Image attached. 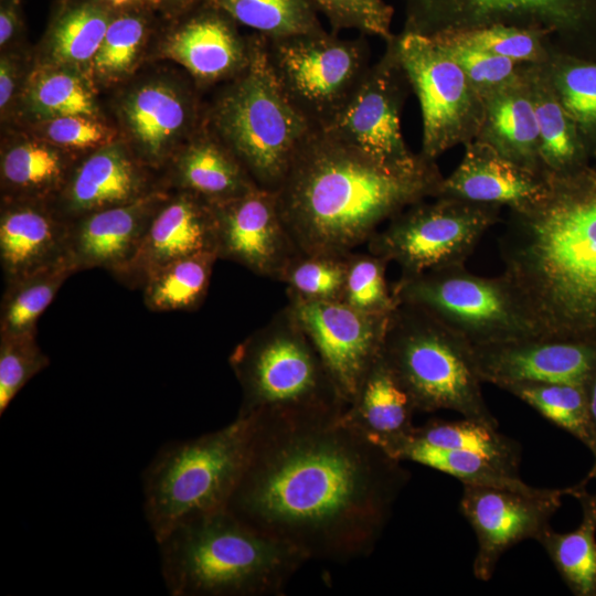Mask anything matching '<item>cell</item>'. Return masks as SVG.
I'll use <instances>...</instances> for the list:
<instances>
[{
	"label": "cell",
	"instance_id": "cell-53",
	"mask_svg": "<svg viewBox=\"0 0 596 596\" xmlns=\"http://www.w3.org/2000/svg\"><path fill=\"white\" fill-rule=\"evenodd\" d=\"M107 1L115 8V7L125 4L127 2L134 1V0H107Z\"/></svg>",
	"mask_w": 596,
	"mask_h": 596
},
{
	"label": "cell",
	"instance_id": "cell-46",
	"mask_svg": "<svg viewBox=\"0 0 596 596\" xmlns=\"http://www.w3.org/2000/svg\"><path fill=\"white\" fill-rule=\"evenodd\" d=\"M40 138L77 160L117 141L116 131L98 117L73 115L38 121Z\"/></svg>",
	"mask_w": 596,
	"mask_h": 596
},
{
	"label": "cell",
	"instance_id": "cell-12",
	"mask_svg": "<svg viewBox=\"0 0 596 596\" xmlns=\"http://www.w3.org/2000/svg\"><path fill=\"white\" fill-rule=\"evenodd\" d=\"M395 46L421 106L422 156L433 160L476 123V89L435 33L404 31L395 38Z\"/></svg>",
	"mask_w": 596,
	"mask_h": 596
},
{
	"label": "cell",
	"instance_id": "cell-36",
	"mask_svg": "<svg viewBox=\"0 0 596 596\" xmlns=\"http://www.w3.org/2000/svg\"><path fill=\"white\" fill-rule=\"evenodd\" d=\"M497 429L465 417L458 421L434 419L415 426L409 437L437 448L479 455L507 471L519 475L520 444Z\"/></svg>",
	"mask_w": 596,
	"mask_h": 596
},
{
	"label": "cell",
	"instance_id": "cell-15",
	"mask_svg": "<svg viewBox=\"0 0 596 596\" xmlns=\"http://www.w3.org/2000/svg\"><path fill=\"white\" fill-rule=\"evenodd\" d=\"M575 490L576 485L530 494L464 485L459 510L477 539L473 576L490 581L501 556L524 540H536L562 505V498Z\"/></svg>",
	"mask_w": 596,
	"mask_h": 596
},
{
	"label": "cell",
	"instance_id": "cell-47",
	"mask_svg": "<svg viewBox=\"0 0 596 596\" xmlns=\"http://www.w3.org/2000/svg\"><path fill=\"white\" fill-rule=\"evenodd\" d=\"M449 29L459 41L514 62L536 60L540 53L532 29L504 23Z\"/></svg>",
	"mask_w": 596,
	"mask_h": 596
},
{
	"label": "cell",
	"instance_id": "cell-21",
	"mask_svg": "<svg viewBox=\"0 0 596 596\" xmlns=\"http://www.w3.org/2000/svg\"><path fill=\"white\" fill-rule=\"evenodd\" d=\"M163 52L199 83L227 82L248 65L252 35L243 36L234 20L207 0H201L177 18Z\"/></svg>",
	"mask_w": 596,
	"mask_h": 596
},
{
	"label": "cell",
	"instance_id": "cell-52",
	"mask_svg": "<svg viewBox=\"0 0 596 596\" xmlns=\"http://www.w3.org/2000/svg\"><path fill=\"white\" fill-rule=\"evenodd\" d=\"M585 390L587 395L589 416L596 438V370L587 381ZM585 479L587 481L596 479V459L594 460L593 467L590 468Z\"/></svg>",
	"mask_w": 596,
	"mask_h": 596
},
{
	"label": "cell",
	"instance_id": "cell-17",
	"mask_svg": "<svg viewBox=\"0 0 596 596\" xmlns=\"http://www.w3.org/2000/svg\"><path fill=\"white\" fill-rule=\"evenodd\" d=\"M482 383L501 390L524 383L586 385L596 370V342L538 336L472 348Z\"/></svg>",
	"mask_w": 596,
	"mask_h": 596
},
{
	"label": "cell",
	"instance_id": "cell-10",
	"mask_svg": "<svg viewBox=\"0 0 596 596\" xmlns=\"http://www.w3.org/2000/svg\"><path fill=\"white\" fill-rule=\"evenodd\" d=\"M265 50L283 92L313 129L341 111L371 66L363 38H341L324 29L265 38Z\"/></svg>",
	"mask_w": 596,
	"mask_h": 596
},
{
	"label": "cell",
	"instance_id": "cell-24",
	"mask_svg": "<svg viewBox=\"0 0 596 596\" xmlns=\"http://www.w3.org/2000/svg\"><path fill=\"white\" fill-rule=\"evenodd\" d=\"M71 221L52 201L1 199L0 265L4 284L70 255Z\"/></svg>",
	"mask_w": 596,
	"mask_h": 596
},
{
	"label": "cell",
	"instance_id": "cell-4",
	"mask_svg": "<svg viewBox=\"0 0 596 596\" xmlns=\"http://www.w3.org/2000/svg\"><path fill=\"white\" fill-rule=\"evenodd\" d=\"M172 596H276L307 561L227 509L173 528L157 542Z\"/></svg>",
	"mask_w": 596,
	"mask_h": 596
},
{
	"label": "cell",
	"instance_id": "cell-41",
	"mask_svg": "<svg viewBox=\"0 0 596 596\" xmlns=\"http://www.w3.org/2000/svg\"><path fill=\"white\" fill-rule=\"evenodd\" d=\"M347 255L299 253L279 281L288 298L306 301H341L347 274Z\"/></svg>",
	"mask_w": 596,
	"mask_h": 596
},
{
	"label": "cell",
	"instance_id": "cell-29",
	"mask_svg": "<svg viewBox=\"0 0 596 596\" xmlns=\"http://www.w3.org/2000/svg\"><path fill=\"white\" fill-rule=\"evenodd\" d=\"M587 480L573 494L581 504L582 520L572 532H556L550 525L538 541L560 576L577 596H596V493L586 490Z\"/></svg>",
	"mask_w": 596,
	"mask_h": 596
},
{
	"label": "cell",
	"instance_id": "cell-16",
	"mask_svg": "<svg viewBox=\"0 0 596 596\" xmlns=\"http://www.w3.org/2000/svg\"><path fill=\"white\" fill-rule=\"evenodd\" d=\"M217 257L275 280L299 248L281 217L276 193L263 188L212 204Z\"/></svg>",
	"mask_w": 596,
	"mask_h": 596
},
{
	"label": "cell",
	"instance_id": "cell-39",
	"mask_svg": "<svg viewBox=\"0 0 596 596\" xmlns=\"http://www.w3.org/2000/svg\"><path fill=\"white\" fill-rule=\"evenodd\" d=\"M237 24L267 39L323 29L312 0H207Z\"/></svg>",
	"mask_w": 596,
	"mask_h": 596
},
{
	"label": "cell",
	"instance_id": "cell-51",
	"mask_svg": "<svg viewBox=\"0 0 596 596\" xmlns=\"http://www.w3.org/2000/svg\"><path fill=\"white\" fill-rule=\"evenodd\" d=\"M149 1L156 10L163 12L168 17H173V19L179 18L180 15L188 12L201 0H147Z\"/></svg>",
	"mask_w": 596,
	"mask_h": 596
},
{
	"label": "cell",
	"instance_id": "cell-19",
	"mask_svg": "<svg viewBox=\"0 0 596 596\" xmlns=\"http://www.w3.org/2000/svg\"><path fill=\"white\" fill-rule=\"evenodd\" d=\"M130 148L151 170L166 169L180 147L201 127L189 92L167 82L145 83L127 94L120 106Z\"/></svg>",
	"mask_w": 596,
	"mask_h": 596
},
{
	"label": "cell",
	"instance_id": "cell-30",
	"mask_svg": "<svg viewBox=\"0 0 596 596\" xmlns=\"http://www.w3.org/2000/svg\"><path fill=\"white\" fill-rule=\"evenodd\" d=\"M113 12L114 7L107 0L61 2L45 39L46 63L77 68L87 74Z\"/></svg>",
	"mask_w": 596,
	"mask_h": 596
},
{
	"label": "cell",
	"instance_id": "cell-43",
	"mask_svg": "<svg viewBox=\"0 0 596 596\" xmlns=\"http://www.w3.org/2000/svg\"><path fill=\"white\" fill-rule=\"evenodd\" d=\"M50 364L36 334H0V414L20 390Z\"/></svg>",
	"mask_w": 596,
	"mask_h": 596
},
{
	"label": "cell",
	"instance_id": "cell-31",
	"mask_svg": "<svg viewBox=\"0 0 596 596\" xmlns=\"http://www.w3.org/2000/svg\"><path fill=\"white\" fill-rule=\"evenodd\" d=\"M22 103L38 121L73 115L98 117L99 113L91 77L81 70L52 63L30 73Z\"/></svg>",
	"mask_w": 596,
	"mask_h": 596
},
{
	"label": "cell",
	"instance_id": "cell-49",
	"mask_svg": "<svg viewBox=\"0 0 596 596\" xmlns=\"http://www.w3.org/2000/svg\"><path fill=\"white\" fill-rule=\"evenodd\" d=\"M21 67L13 54H2L0 58V110L6 118L20 92Z\"/></svg>",
	"mask_w": 596,
	"mask_h": 596
},
{
	"label": "cell",
	"instance_id": "cell-11",
	"mask_svg": "<svg viewBox=\"0 0 596 596\" xmlns=\"http://www.w3.org/2000/svg\"><path fill=\"white\" fill-rule=\"evenodd\" d=\"M498 209L450 198L419 201L389 220L368 242L369 252L397 264L401 277L465 265L497 223Z\"/></svg>",
	"mask_w": 596,
	"mask_h": 596
},
{
	"label": "cell",
	"instance_id": "cell-14",
	"mask_svg": "<svg viewBox=\"0 0 596 596\" xmlns=\"http://www.w3.org/2000/svg\"><path fill=\"white\" fill-rule=\"evenodd\" d=\"M288 300L348 407L382 351L390 315L365 313L342 301Z\"/></svg>",
	"mask_w": 596,
	"mask_h": 596
},
{
	"label": "cell",
	"instance_id": "cell-23",
	"mask_svg": "<svg viewBox=\"0 0 596 596\" xmlns=\"http://www.w3.org/2000/svg\"><path fill=\"white\" fill-rule=\"evenodd\" d=\"M170 192L161 188L136 201L71 221L70 255L77 272L98 267L113 275L126 265Z\"/></svg>",
	"mask_w": 596,
	"mask_h": 596
},
{
	"label": "cell",
	"instance_id": "cell-6",
	"mask_svg": "<svg viewBox=\"0 0 596 596\" xmlns=\"http://www.w3.org/2000/svg\"><path fill=\"white\" fill-rule=\"evenodd\" d=\"M253 418L163 445L142 475L143 510L156 541L189 520L226 509L244 470Z\"/></svg>",
	"mask_w": 596,
	"mask_h": 596
},
{
	"label": "cell",
	"instance_id": "cell-40",
	"mask_svg": "<svg viewBox=\"0 0 596 596\" xmlns=\"http://www.w3.org/2000/svg\"><path fill=\"white\" fill-rule=\"evenodd\" d=\"M539 126V161L547 177H560L582 170L581 132L557 96L533 98Z\"/></svg>",
	"mask_w": 596,
	"mask_h": 596
},
{
	"label": "cell",
	"instance_id": "cell-45",
	"mask_svg": "<svg viewBox=\"0 0 596 596\" xmlns=\"http://www.w3.org/2000/svg\"><path fill=\"white\" fill-rule=\"evenodd\" d=\"M556 96L581 134H596V63L572 61L555 77Z\"/></svg>",
	"mask_w": 596,
	"mask_h": 596
},
{
	"label": "cell",
	"instance_id": "cell-3",
	"mask_svg": "<svg viewBox=\"0 0 596 596\" xmlns=\"http://www.w3.org/2000/svg\"><path fill=\"white\" fill-rule=\"evenodd\" d=\"M432 162L394 171L315 129L275 191L281 217L301 253L347 255L407 206L437 195Z\"/></svg>",
	"mask_w": 596,
	"mask_h": 596
},
{
	"label": "cell",
	"instance_id": "cell-33",
	"mask_svg": "<svg viewBox=\"0 0 596 596\" xmlns=\"http://www.w3.org/2000/svg\"><path fill=\"white\" fill-rule=\"evenodd\" d=\"M400 461H413L447 473L462 482L518 491L530 494L545 492L549 488H538L525 483L520 475H513L492 461L471 453L441 449L409 436L392 453Z\"/></svg>",
	"mask_w": 596,
	"mask_h": 596
},
{
	"label": "cell",
	"instance_id": "cell-27",
	"mask_svg": "<svg viewBox=\"0 0 596 596\" xmlns=\"http://www.w3.org/2000/svg\"><path fill=\"white\" fill-rule=\"evenodd\" d=\"M415 413L411 396L381 351L341 419L391 456L412 434Z\"/></svg>",
	"mask_w": 596,
	"mask_h": 596
},
{
	"label": "cell",
	"instance_id": "cell-32",
	"mask_svg": "<svg viewBox=\"0 0 596 596\" xmlns=\"http://www.w3.org/2000/svg\"><path fill=\"white\" fill-rule=\"evenodd\" d=\"M155 10L147 0H134L114 8L102 44L87 72L91 78L114 83L135 70L153 29Z\"/></svg>",
	"mask_w": 596,
	"mask_h": 596
},
{
	"label": "cell",
	"instance_id": "cell-37",
	"mask_svg": "<svg viewBox=\"0 0 596 596\" xmlns=\"http://www.w3.org/2000/svg\"><path fill=\"white\" fill-rule=\"evenodd\" d=\"M219 259L213 252L199 253L166 264L142 286L145 306L151 311H193L204 301L212 269Z\"/></svg>",
	"mask_w": 596,
	"mask_h": 596
},
{
	"label": "cell",
	"instance_id": "cell-8",
	"mask_svg": "<svg viewBox=\"0 0 596 596\" xmlns=\"http://www.w3.org/2000/svg\"><path fill=\"white\" fill-rule=\"evenodd\" d=\"M382 354L416 412L454 411L498 428L482 393L472 347L424 310L398 304L389 318Z\"/></svg>",
	"mask_w": 596,
	"mask_h": 596
},
{
	"label": "cell",
	"instance_id": "cell-25",
	"mask_svg": "<svg viewBox=\"0 0 596 596\" xmlns=\"http://www.w3.org/2000/svg\"><path fill=\"white\" fill-rule=\"evenodd\" d=\"M549 189L550 177L514 162L488 142H476L441 180L436 196L524 210L540 202Z\"/></svg>",
	"mask_w": 596,
	"mask_h": 596
},
{
	"label": "cell",
	"instance_id": "cell-7",
	"mask_svg": "<svg viewBox=\"0 0 596 596\" xmlns=\"http://www.w3.org/2000/svg\"><path fill=\"white\" fill-rule=\"evenodd\" d=\"M228 363L242 390L237 416L338 417L347 408L287 307L237 344Z\"/></svg>",
	"mask_w": 596,
	"mask_h": 596
},
{
	"label": "cell",
	"instance_id": "cell-35",
	"mask_svg": "<svg viewBox=\"0 0 596 596\" xmlns=\"http://www.w3.org/2000/svg\"><path fill=\"white\" fill-rule=\"evenodd\" d=\"M488 127L492 137L490 145L500 153L543 173L539 161V126L533 99L513 91L511 86L493 93L488 106Z\"/></svg>",
	"mask_w": 596,
	"mask_h": 596
},
{
	"label": "cell",
	"instance_id": "cell-5",
	"mask_svg": "<svg viewBox=\"0 0 596 596\" xmlns=\"http://www.w3.org/2000/svg\"><path fill=\"white\" fill-rule=\"evenodd\" d=\"M255 183L276 191L315 130L283 92L267 60L265 38L252 34L248 65L225 82L204 116Z\"/></svg>",
	"mask_w": 596,
	"mask_h": 596
},
{
	"label": "cell",
	"instance_id": "cell-48",
	"mask_svg": "<svg viewBox=\"0 0 596 596\" xmlns=\"http://www.w3.org/2000/svg\"><path fill=\"white\" fill-rule=\"evenodd\" d=\"M328 20L331 31L355 30L386 42L391 32L393 9L385 0H312Z\"/></svg>",
	"mask_w": 596,
	"mask_h": 596
},
{
	"label": "cell",
	"instance_id": "cell-38",
	"mask_svg": "<svg viewBox=\"0 0 596 596\" xmlns=\"http://www.w3.org/2000/svg\"><path fill=\"white\" fill-rule=\"evenodd\" d=\"M511 393L541 416L583 443L596 459V438L584 386L524 382L509 385Z\"/></svg>",
	"mask_w": 596,
	"mask_h": 596
},
{
	"label": "cell",
	"instance_id": "cell-54",
	"mask_svg": "<svg viewBox=\"0 0 596 596\" xmlns=\"http://www.w3.org/2000/svg\"><path fill=\"white\" fill-rule=\"evenodd\" d=\"M65 1H67V0H62L61 2H65Z\"/></svg>",
	"mask_w": 596,
	"mask_h": 596
},
{
	"label": "cell",
	"instance_id": "cell-18",
	"mask_svg": "<svg viewBox=\"0 0 596 596\" xmlns=\"http://www.w3.org/2000/svg\"><path fill=\"white\" fill-rule=\"evenodd\" d=\"M166 188L132 149L117 140L79 158L55 207L68 221L110 206L136 201Z\"/></svg>",
	"mask_w": 596,
	"mask_h": 596
},
{
	"label": "cell",
	"instance_id": "cell-34",
	"mask_svg": "<svg viewBox=\"0 0 596 596\" xmlns=\"http://www.w3.org/2000/svg\"><path fill=\"white\" fill-rule=\"evenodd\" d=\"M77 273L71 256L10 283L1 299L0 334H36V322L64 281Z\"/></svg>",
	"mask_w": 596,
	"mask_h": 596
},
{
	"label": "cell",
	"instance_id": "cell-22",
	"mask_svg": "<svg viewBox=\"0 0 596 596\" xmlns=\"http://www.w3.org/2000/svg\"><path fill=\"white\" fill-rule=\"evenodd\" d=\"M407 11L406 30L423 33L503 20L577 29L596 19V0H407Z\"/></svg>",
	"mask_w": 596,
	"mask_h": 596
},
{
	"label": "cell",
	"instance_id": "cell-20",
	"mask_svg": "<svg viewBox=\"0 0 596 596\" xmlns=\"http://www.w3.org/2000/svg\"><path fill=\"white\" fill-rule=\"evenodd\" d=\"M205 252L216 254L212 204L191 193L171 191L152 216L135 255L113 276L129 288L141 289L146 279L166 264Z\"/></svg>",
	"mask_w": 596,
	"mask_h": 596
},
{
	"label": "cell",
	"instance_id": "cell-28",
	"mask_svg": "<svg viewBox=\"0 0 596 596\" xmlns=\"http://www.w3.org/2000/svg\"><path fill=\"white\" fill-rule=\"evenodd\" d=\"M77 159L42 139L6 143L0 158L1 199L54 201Z\"/></svg>",
	"mask_w": 596,
	"mask_h": 596
},
{
	"label": "cell",
	"instance_id": "cell-42",
	"mask_svg": "<svg viewBox=\"0 0 596 596\" xmlns=\"http://www.w3.org/2000/svg\"><path fill=\"white\" fill-rule=\"evenodd\" d=\"M387 262L372 253H349L341 301L371 315H391L398 301L387 286Z\"/></svg>",
	"mask_w": 596,
	"mask_h": 596
},
{
	"label": "cell",
	"instance_id": "cell-44",
	"mask_svg": "<svg viewBox=\"0 0 596 596\" xmlns=\"http://www.w3.org/2000/svg\"><path fill=\"white\" fill-rule=\"evenodd\" d=\"M432 33L461 67L476 91L493 94L512 86L514 61L468 45L459 41L450 29Z\"/></svg>",
	"mask_w": 596,
	"mask_h": 596
},
{
	"label": "cell",
	"instance_id": "cell-1",
	"mask_svg": "<svg viewBox=\"0 0 596 596\" xmlns=\"http://www.w3.org/2000/svg\"><path fill=\"white\" fill-rule=\"evenodd\" d=\"M226 509L308 560L369 556L411 473L338 417L254 414Z\"/></svg>",
	"mask_w": 596,
	"mask_h": 596
},
{
	"label": "cell",
	"instance_id": "cell-50",
	"mask_svg": "<svg viewBox=\"0 0 596 596\" xmlns=\"http://www.w3.org/2000/svg\"><path fill=\"white\" fill-rule=\"evenodd\" d=\"M22 10L20 0H0V45L7 47L21 34Z\"/></svg>",
	"mask_w": 596,
	"mask_h": 596
},
{
	"label": "cell",
	"instance_id": "cell-9",
	"mask_svg": "<svg viewBox=\"0 0 596 596\" xmlns=\"http://www.w3.org/2000/svg\"><path fill=\"white\" fill-rule=\"evenodd\" d=\"M398 304L417 307L472 348L540 336L513 286L501 274L483 277L465 265L400 277Z\"/></svg>",
	"mask_w": 596,
	"mask_h": 596
},
{
	"label": "cell",
	"instance_id": "cell-2",
	"mask_svg": "<svg viewBox=\"0 0 596 596\" xmlns=\"http://www.w3.org/2000/svg\"><path fill=\"white\" fill-rule=\"evenodd\" d=\"M511 211L502 275L540 336L596 342V173L552 177L540 202Z\"/></svg>",
	"mask_w": 596,
	"mask_h": 596
},
{
	"label": "cell",
	"instance_id": "cell-26",
	"mask_svg": "<svg viewBox=\"0 0 596 596\" xmlns=\"http://www.w3.org/2000/svg\"><path fill=\"white\" fill-rule=\"evenodd\" d=\"M166 169L167 179L162 182L167 189L191 193L211 204L241 196L258 187L205 120Z\"/></svg>",
	"mask_w": 596,
	"mask_h": 596
},
{
	"label": "cell",
	"instance_id": "cell-13",
	"mask_svg": "<svg viewBox=\"0 0 596 596\" xmlns=\"http://www.w3.org/2000/svg\"><path fill=\"white\" fill-rule=\"evenodd\" d=\"M406 77L400 63L395 36L383 57L372 64L341 111L317 129L394 171L413 172L432 162L413 155L401 130L400 113Z\"/></svg>",
	"mask_w": 596,
	"mask_h": 596
}]
</instances>
